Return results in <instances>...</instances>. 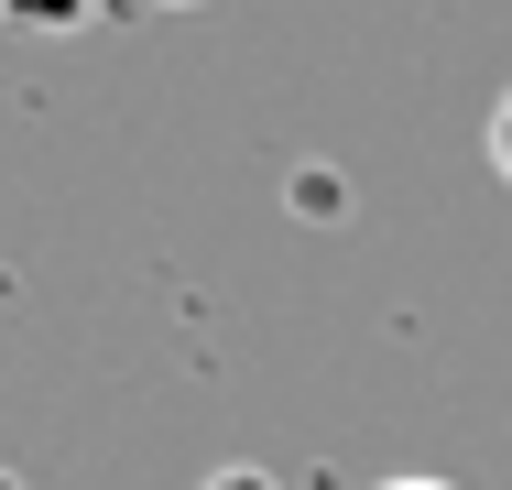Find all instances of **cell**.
<instances>
[{
  "instance_id": "6da1fadb",
  "label": "cell",
  "mask_w": 512,
  "mask_h": 490,
  "mask_svg": "<svg viewBox=\"0 0 512 490\" xmlns=\"http://www.w3.org/2000/svg\"><path fill=\"white\" fill-rule=\"evenodd\" d=\"M0 22H11V33H77L88 0H0Z\"/></svg>"
},
{
  "instance_id": "7a4b0ae2",
  "label": "cell",
  "mask_w": 512,
  "mask_h": 490,
  "mask_svg": "<svg viewBox=\"0 0 512 490\" xmlns=\"http://www.w3.org/2000/svg\"><path fill=\"white\" fill-rule=\"evenodd\" d=\"M491 175L512 186V88H502V109H491Z\"/></svg>"
},
{
  "instance_id": "3957f363",
  "label": "cell",
  "mask_w": 512,
  "mask_h": 490,
  "mask_svg": "<svg viewBox=\"0 0 512 490\" xmlns=\"http://www.w3.org/2000/svg\"><path fill=\"white\" fill-rule=\"evenodd\" d=\"M207 490H273V469H207Z\"/></svg>"
},
{
  "instance_id": "277c9868",
  "label": "cell",
  "mask_w": 512,
  "mask_h": 490,
  "mask_svg": "<svg viewBox=\"0 0 512 490\" xmlns=\"http://www.w3.org/2000/svg\"><path fill=\"white\" fill-rule=\"evenodd\" d=\"M382 490H458V480H382Z\"/></svg>"
},
{
  "instance_id": "5b68a950",
  "label": "cell",
  "mask_w": 512,
  "mask_h": 490,
  "mask_svg": "<svg viewBox=\"0 0 512 490\" xmlns=\"http://www.w3.org/2000/svg\"><path fill=\"white\" fill-rule=\"evenodd\" d=\"M142 11H197V0H142Z\"/></svg>"
}]
</instances>
